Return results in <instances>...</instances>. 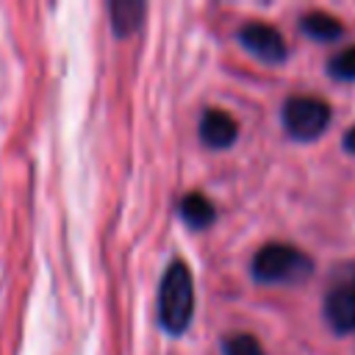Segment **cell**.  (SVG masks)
Here are the masks:
<instances>
[{
    "label": "cell",
    "instance_id": "obj_11",
    "mask_svg": "<svg viewBox=\"0 0 355 355\" xmlns=\"http://www.w3.org/2000/svg\"><path fill=\"white\" fill-rule=\"evenodd\" d=\"M327 72L336 80H355V44L338 50L330 61H327Z\"/></svg>",
    "mask_w": 355,
    "mask_h": 355
},
{
    "label": "cell",
    "instance_id": "obj_4",
    "mask_svg": "<svg viewBox=\"0 0 355 355\" xmlns=\"http://www.w3.org/2000/svg\"><path fill=\"white\" fill-rule=\"evenodd\" d=\"M324 319L327 324L347 336L355 333V263H347L344 269H338V275L333 277L324 302H322Z\"/></svg>",
    "mask_w": 355,
    "mask_h": 355
},
{
    "label": "cell",
    "instance_id": "obj_3",
    "mask_svg": "<svg viewBox=\"0 0 355 355\" xmlns=\"http://www.w3.org/2000/svg\"><path fill=\"white\" fill-rule=\"evenodd\" d=\"M280 119H283V128L291 139L313 141L330 125V105L322 97H313V94H294L283 103Z\"/></svg>",
    "mask_w": 355,
    "mask_h": 355
},
{
    "label": "cell",
    "instance_id": "obj_1",
    "mask_svg": "<svg viewBox=\"0 0 355 355\" xmlns=\"http://www.w3.org/2000/svg\"><path fill=\"white\" fill-rule=\"evenodd\" d=\"M194 316V277L183 261H172L158 288V322L169 336H183Z\"/></svg>",
    "mask_w": 355,
    "mask_h": 355
},
{
    "label": "cell",
    "instance_id": "obj_12",
    "mask_svg": "<svg viewBox=\"0 0 355 355\" xmlns=\"http://www.w3.org/2000/svg\"><path fill=\"white\" fill-rule=\"evenodd\" d=\"M344 150L355 155V125H352V128H349V130L344 133Z\"/></svg>",
    "mask_w": 355,
    "mask_h": 355
},
{
    "label": "cell",
    "instance_id": "obj_2",
    "mask_svg": "<svg viewBox=\"0 0 355 355\" xmlns=\"http://www.w3.org/2000/svg\"><path fill=\"white\" fill-rule=\"evenodd\" d=\"M313 272V261L294 244L269 241L252 255V277L263 286L302 283Z\"/></svg>",
    "mask_w": 355,
    "mask_h": 355
},
{
    "label": "cell",
    "instance_id": "obj_6",
    "mask_svg": "<svg viewBox=\"0 0 355 355\" xmlns=\"http://www.w3.org/2000/svg\"><path fill=\"white\" fill-rule=\"evenodd\" d=\"M200 141L205 147H214V150H225L236 141L239 136V125L230 114L219 111V108H208L202 116H200Z\"/></svg>",
    "mask_w": 355,
    "mask_h": 355
},
{
    "label": "cell",
    "instance_id": "obj_5",
    "mask_svg": "<svg viewBox=\"0 0 355 355\" xmlns=\"http://www.w3.org/2000/svg\"><path fill=\"white\" fill-rule=\"evenodd\" d=\"M239 42L250 55H255L263 64H283L288 55L283 33L269 22H247L239 31Z\"/></svg>",
    "mask_w": 355,
    "mask_h": 355
},
{
    "label": "cell",
    "instance_id": "obj_7",
    "mask_svg": "<svg viewBox=\"0 0 355 355\" xmlns=\"http://www.w3.org/2000/svg\"><path fill=\"white\" fill-rule=\"evenodd\" d=\"M144 14H147V6L144 3H136V0H116L108 6V17H111V28L116 36H130L141 28L144 22Z\"/></svg>",
    "mask_w": 355,
    "mask_h": 355
},
{
    "label": "cell",
    "instance_id": "obj_9",
    "mask_svg": "<svg viewBox=\"0 0 355 355\" xmlns=\"http://www.w3.org/2000/svg\"><path fill=\"white\" fill-rule=\"evenodd\" d=\"M300 25L316 42H336L344 33V25L333 14H327V11H308V14H302Z\"/></svg>",
    "mask_w": 355,
    "mask_h": 355
},
{
    "label": "cell",
    "instance_id": "obj_10",
    "mask_svg": "<svg viewBox=\"0 0 355 355\" xmlns=\"http://www.w3.org/2000/svg\"><path fill=\"white\" fill-rule=\"evenodd\" d=\"M222 355H263V344L252 333H230L222 338Z\"/></svg>",
    "mask_w": 355,
    "mask_h": 355
},
{
    "label": "cell",
    "instance_id": "obj_8",
    "mask_svg": "<svg viewBox=\"0 0 355 355\" xmlns=\"http://www.w3.org/2000/svg\"><path fill=\"white\" fill-rule=\"evenodd\" d=\"M180 216L191 230H202L214 222L216 208L205 194L191 191V194H183V200H180Z\"/></svg>",
    "mask_w": 355,
    "mask_h": 355
}]
</instances>
